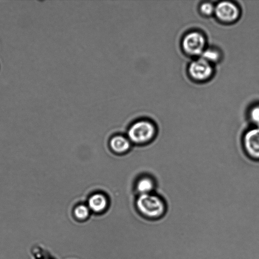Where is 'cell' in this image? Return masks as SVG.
Returning <instances> with one entry per match:
<instances>
[{"label":"cell","mask_w":259,"mask_h":259,"mask_svg":"<svg viewBox=\"0 0 259 259\" xmlns=\"http://www.w3.org/2000/svg\"><path fill=\"white\" fill-rule=\"evenodd\" d=\"M136 205L138 212L142 217L151 220L163 218L168 207L164 199L153 193L140 195L136 200Z\"/></svg>","instance_id":"6da1fadb"},{"label":"cell","mask_w":259,"mask_h":259,"mask_svg":"<svg viewBox=\"0 0 259 259\" xmlns=\"http://www.w3.org/2000/svg\"><path fill=\"white\" fill-rule=\"evenodd\" d=\"M157 134L155 124L148 120H140L135 122L127 131L128 139L135 143H145L151 141Z\"/></svg>","instance_id":"7a4b0ae2"},{"label":"cell","mask_w":259,"mask_h":259,"mask_svg":"<svg viewBox=\"0 0 259 259\" xmlns=\"http://www.w3.org/2000/svg\"><path fill=\"white\" fill-rule=\"evenodd\" d=\"M241 144L247 157L259 161V127L250 126L243 134Z\"/></svg>","instance_id":"3957f363"},{"label":"cell","mask_w":259,"mask_h":259,"mask_svg":"<svg viewBox=\"0 0 259 259\" xmlns=\"http://www.w3.org/2000/svg\"><path fill=\"white\" fill-rule=\"evenodd\" d=\"M205 45V36L198 31H191L187 33L182 42L184 51L193 56H200L206 48Z\"/></svg>","instance_id":"277c9868"},{"label":"cell","mask_w":259,"mask_h":259,"mask_svg":"<svg viewBox=\"0 0 259 259\" xmlns=\"http://www.w3.org/2000/svg\"><path fill=\"white\" fill-rule=\"evenodd\" d=\"M188 72L193 79L202 81L211 77L213 73V68L212 64L199 57L190 64Z\"/></svg>","instance_id":"5b68a950"},{"label":"cell","mask_w":259,"mask_h":259,"mask_svg":"<svg viewBox=\"0 0 259 259\" xmlns=\"http://www.w3.org/2000/svg\"><path fill=\"white\" fill-rule=\"evenodd\" d=\"M214 14L220 21L231 23L238 18L240 11L235 4L228 1H222L215 6Z\"/></svg>","instance_id":"8992f818"},{"label":"cell","mask_w":259,"mask_h":259,"mask_svg":"<svg viewBox=\"0 0 259 259\" xmlns=\"http://www.w3.org/2000/svg\"><path fill=\"white\" fill-rule=\"evenodd\" d=\"M91 212L95 214L104 213L108 206V201L105 196L101 193H96L89 198L88 204Z\"/></svg>","instance_id":"52a82bcc"},{"label":"cell","mask_w":259,"mask_h":259,"mask_svg":"<svg viewBox=\"0 0 259 259\" xmlns=\"http://www.w3.org/2000/svg\"><path fill=\"white\" fill-rule=\"evenodd\" d=\"M110 146L111 149L115 152L122 153L130 149L131 143L128 138L122 136L118 135L111 139Z\"/></svg>","instance_id":"ba28073f"},{"label":"cell","mask_w":259,"mask_h":259,"mask_svg":"<svg viewBox=\"0 0 259 259\" xmlns=\"http://www.w3.org/2000/svg\"><path fill=\"white\" fill-rule=\"evenodd\" d=\"M155 186V181L147 176L140 179L136 184V188L140 195L153 193Z\"/></svg>","instance_id":"9c48e42d"},{"label":"cell","mask_w":259,"mask_h":259,"mask_svg":"<svg viewBox=\"0 0 259 259\" xmlns=\"http://www.w3.org/2000/svg\"><path fill=\"white\" fill-rule=\"evenodd\" d=\"M72 214L76 220L84 221L90 218L91 211L87 205L81 204L74 207Z\"/></svg>","instance_id":"30bf717a"},{"label":"cell","mask_w":259,"mask_h":259,"mask_svg":"<svg viewBox=\"0 0 259 259\" xmlns=\"http://www.w3.org/2000/svg\"><path fill=\"white\" fill-rule=\"evenodd\" d=\"M221 57L220 51L212 47L205 48L200 56L211 64L219 61Z\"/></svg>","instance_id":"8fae6325"},{"label":"cell","mask_w":259,"mask_h":259,"mask_svg":"<svg viewBox=\"0 0 259 259\" xmlns=\"http://www.w3.org/2000/svg\"><path fill=\"white\" fill-rule=\"evenodd\" d=\"M248 119L250 126L259 127V104L253 106L248 113Z\"/></svg>","instance_id":"7c38bea8"},{"label":"cell","mask_w":259,"mask_h":259,"mask_svg":"<svg viewBox=\"0 0 259 259\" xmlns=\"http://www.w3.org/2000/svg\"><path fill=\"white\" fill-rule=\"evenodd\" d=\"M199 9L203 15L209 16L214 14L215 6L211 3L204 2L200 5Z\"/></svg>","instance_id":"4fadbf2b"},{"label":"cell","mask_w":259,"mask_h":259,"mask_svg":"<svg viewBox=\"0 0 259 259\" xmlns=\"http://www.w3.org/2000/svg\"><path fill=\"white\" fill-rule=\"evenodd\" d=\"M46 259H48V258H46Z\"/></svg>","instance_id":"5bb4252c"}]
</instances>
